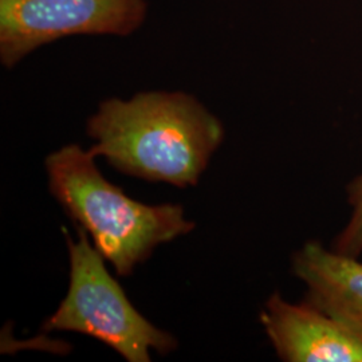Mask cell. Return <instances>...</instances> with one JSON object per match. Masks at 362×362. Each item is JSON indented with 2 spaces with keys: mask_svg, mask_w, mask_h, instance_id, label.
Segmentation results:
<instances>
[{
  "mask_svg": "<svg viewBox=\"0 0 362 362\" xmlns=\"http://www.w3.org/2000/svg\"><path fill=\"white\" fill-rule=\"evenodd\" d=\"M348 199L351 206L349 223L337 236L334 250L358 258L362 252V175L350 182Z\"/></svg>",
  "mask_w": 362,
  "mask_h": 362,
  "instance_id": "52a82bcc",
  "label": "cell"
},
{
  "mask_svg": "<svg viewBox=\"0 0 362 362\" xmlns=\"http://www.w3.org/2000/svg\"><path fill=\"white\" fill-rule=\"evenodd\" d=\"M260 322L284 361L362 362L361 339L306 299L297 305L274 293Z\"/></svg>",
  "mask_w": 362,
  "mask_h": 362,
  "instance_id": "5b68a950",
  "label": "cell"
},
{
  "mask_svg": "<svg viewBox=\"0 0 362 362\" xmlns=\"http://www.w3.org/2000/svg\"><path fill=\"white\" fill-rule=\"evenodd\" d=\"M146 13V0H0L1 65L11 69L67 37H127L143 26Z\"/></svg>",
  "mask_w": 362,
  "mask_h": 362,
  "instance_id": "277c9868",
  "label": "cell"
},
{
  "mask_svg": "<svg viewBox=\"0 0 362 362\" xmlns=\"http://www.w3.org/2000/svg\"><path fill=\"white\" fill-rule=\"evenodd\" d=\"M293 272L306 285V300L362 341V262L309 242L294 254Z\"/></svg>",
  "mask_w": 362,
  "mask_h": 362,
  "instance_id": "8992f818",
  "label": "cell"
},
{
  "mask_svg": "<svg viewBox=\"0 0 362 362\" xmlns=\"http://www.w3.org/2000/svg\"><path fill=\"white\" fill-rule=\"evenodd\" d=\"M94 158L78 145L54 152L46 160L49 188L119 276L130 275L158 245L194 230L181 206H148L130 199L105 179Z\"/></svg>",
  "mask_w": 362,
  "mask_h": 362,
  "instance_id": "7a4b0ae2",
  "label": "cell"
},
{
  "mask_svg": "<svg viewBox=\"0 0 362 362\" xmlns=\"http://www.w3.org/2000/svg\"><path fill=\"white\" fill-rule=\"evenodd\" d=\"M95 145L117 170L175 187L196 185L224 139L218 117L181 91H146L109 98L88 122Z\"/></svg>",
  "mask_w": 362,
  "mask_h": 362,
  "instance_id": "6da1fadb",
  "label": "cell"
},
{
  "mask_svg": "<svg viewBox=\"0 0 362 362\" xmlns=\"http://www.w3.org/2000/svg\"><path fill=\"white\" fill-rule=\"evenodd\" d=\"M67 246L69 291L58 310L43 324L45 330L93 337L129 362L151 361V349L165 356L177 348L175 337L157 329L134 309L83 228L78 227L77 242L67 238Z\"/></svg>",
  "mask_w": 362,
  "mask_h": 362,
  "instance_id": "3957f363",
  "label": "cell"
}]
</instances>
